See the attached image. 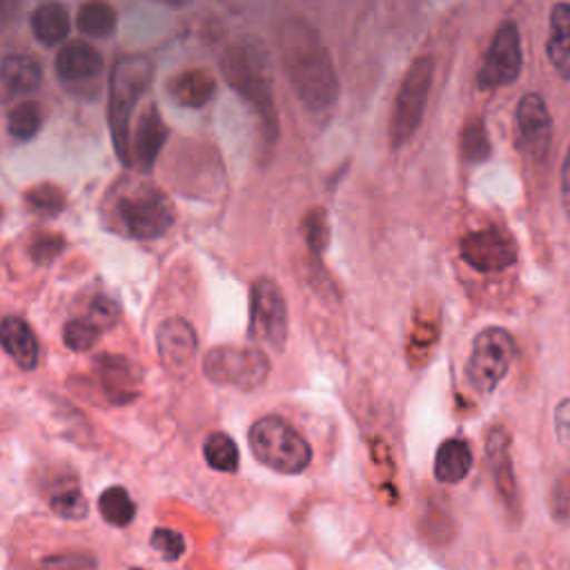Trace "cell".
Returning a JSON list of instances; mask_svg holds the SVG:
<instances>
[{
	"label": "cell",
	"mask_w": 570,
	"mask_h": 570,
	"mask_svg": "<svg viewBox=\"0 0 570 570\" xmlns=\"http://www.w3.org/2000/svg\"><path fill=\"white\" fill-rule=\"evenodd\" d=\"M205 461L218 472H234L238 468V448L225 432H212L203 445Z\"/></svg>",
	"instance_id": "4316f807"
},
{
	"label": "cell",
	"mask_w": 570,
	"mask_h": 570,
	"mask_svg": "<svg viewBox=\"0 0 570 570\" xmlns=\"http://www.w3.org/2000/svg\"><path fill=\"white\" fill-rule=\"evenodd\" d=\"M559 196H561L563 214H566V218L570 220V145H568V151H566L563 163H561V174H559Z\"/></svg>",
	"instance_id": "f35d334b"
},
{
	"label": "cell",
	"mask_w": 570,
	"mask_h": 570,
	"mask_svg": "<svg viewBox=\"0 0 570 570\" xmlns=\"http://www.w3.org/2000/svg\"><path fill=\"white\" fill-rule=\"evenodd\" d=\"M118 214L125 229L134 238H158L171 229L176 223V209L169 196L151 185H142L136 191L127 194L118 203Z\"/></svg>",
	"instance_id": "9c48e42d"
},
{
	"label": "cell",
	"mask_w": 570,
	"mask_h": 570,
	"mask_svg": "<svg viewBox=\"0 0 570 570\" xmlns=\"http://www.w3.org/2000/svg\"><path fill=\"white\" fill-rule=\"evenodd\" d=\"M485 456H488L494 488H497L501 501L505 503V508L512 517H519L521 501H519V488H517V476H514L512 456H510V436L503 428H492L488 432Z\"/></svg>",
	"instance_id": "5bb4252c"
},
{
	"label": "cell",
	"mask_w": 570,
	"mask_h": 570,
	"mask_svg": "<svg viewBox=\"0 0 570 570\" xmlns=\"http://www.w3.org/2000/svg\"><path fill=\"white\" fill-rule=\"evenodd\" d=\"M461 258L476 272H501L517 261L514 240L499 227H483L465 234L459 243Z\"/></svg>",
	"instance_id": "8fae6325"
},
{
	"label": "cell",
	"mask_w": 570,
	"mask_h": 570,
	"mask_svg": "<svg viewBox=\"0 0 570 570\" xmlns=\"http://www.w3.org/2000/svg\"><path fill=\"white\" fill-rule=\"evenodd\" d=\"M303 234L309 252L323 254L327 243H330V225H327V214L321 207H314L305 214L303 218Z\"/></svg>",
	"instance_id": "d6a6232c"
},
{
	"label": "cell",
	"mask_w": 570,
	"mask_h": 570,
	"mask_svg": "<svg viewBox=\"0 0 570 570\" xmlns=\"http://www.w3.org/2000/svg\"><path fill=\"white\" fill-rule=\"evenodd\" d=\"M69 13L58 2H45L31 13V31L47 47L62 42L69 33Z\"/></svg>",
	"instance_id": "603a6c76"
},
{
	"label": "cell",
	"mask_w": 570,
	"mask_h": 570,
	"mask_svg": "<svg viewBox=\"0 0 570 570\" xmlns=\"http://www.w3.org/2000/svg\"><path fill=\"white\" fill-rule=\"evenodd\" d=\"M100 334H102V330H98L87 316H80V318H71L65 323L62 341L73 352H87L98 343Z\"/></svg>",
	"instance_id": "f546056e"
},
{
	"label": "cell",
	"mask_w": 570,
	"mask_h": 570,
	"mask_svg": "<svg viewBox=\"0 0 570 570\" xmlns=\"http://www.w3.org/2000/svg\"><path fill=\"white\" fill-rule=\"evenodd\" d=\"M36 570H98V561L87 550H67L40 559Z\"/></svg>",
	"instance_id": "1f68e13d"
},
{
	"label": "cell",
	"mask_w": 570,
	"mask_h": 570,
	"mask_svg": "<svg viewBox=\"0 0 570 570\" xmlns=\"http://www.w3.org/2000/svg\"><path fill=\"white\" fill-rule=\"evenodd\" d=\"M24 203L40 216H53L65 207V194L56 185H33L24 194Z\"/></svg>",
	"instance_id": "4dcf8cb0"
},
{
	"label": "cell",
	"mask_w": 570,
	"mask_h": 570,
	"mask_svg": "<svg viewBox=\"0 0 570 570\" xmlns=\"http://www.w3.org/2000/svg\"><path fill=\"white\" fill-rule=\"evenodd\" d=\"M96 374L98 381L114 403H127L138 396V383L140 372L138 367L118 354H102L96 361Z\"/></svg>",
	"instance_id": "9a60e30c"
},
{
	"label": "cell",
	"mask_w": 570,
	"mask_h": 570,
	"mask_svg": "<svg viewBox=\"0 0 570 570\" xmlns=\"http://www.w3.org/2000/svg\"><path fill=\"white\" fill-rule=\"evenodd\" d=\"M554 432L559 445L570 454V399H563L554 410Z\"/></svg>",
	"instance_id": "74e56055"
},
{
	"label": "cell",
	"mask_w": 570,
	"mask_h": 570,
	"mask_svg": "<svg viewBox=\"0 0 570 570\" xmlns=\"http://www.w3.org/2000/svg\"><path fill=\"white\" fill-rule=\"evenodd\" d=\"M203 372L212 383L254 390L265 383L269 374V358L258 347L218 345L205 354Z\"/></svg>",
	"instance_id": "52a82bcc"
},
{
	"label": "cell",
	"mask_w": 570,
	"mask_h": 570,
	"mask_svg": "<svg viewBox=\"0 0 570 570\" xmlns=\"http://www.w3.org/2000/svg\"><path fill=\"white\" fill-rule=\"evenodd\" d=\"M220 69L225 80L254 105V109L261 116L265 136L269 140L278 134V118H276V105L272 94V76L267 60L258 45L252 42H234L225 49Z\"/></svg>",
	"instance_id": "7a4b0ae2"
},
{
	"label": "cell",
	"mask_w": 570,
	"mask_h": 570,
	"mask_svg": "<svg viewBox=\"0 0 570 570\" xmlns=\"http://www.w3.org/2000/svg\"><path fill=\"white\" fill-rule=\"evenodd\" d=\"M517 140L525 156L539 160L552 140V116L539 94L521 96L517 105Z\"/></svg>",
	"instance_id": "7c38bea8"
},
{
	"label": "cell",
	"mask_w": 570,
	"mask_h": 570,
	"mask_svg": "<svg viewBox=\"0 0 570 570\" xmlns=\"http://www.w3.org/2000/svg\"><path fill=\"white\" fill-rule=\"evenodd\" d=\"M98 510L102 519L116 528H125L136 517V503L131 501L129 492L120 485L107 488L98 499Z\"/></svg>",
	"instance_id": "d4e9b609"
},
{
	"label": "cell",
	"mask_w": 570,
	"mask_h": 570,
	"mask_svg": "<svg viewBox=\"0 0 570 570\" xmlns=\"http://www.w3.org/2000/svg\"><path fill=\"white\" fill-rule=\"evenodd\" d=\"M281 53L285 73L312 111H323L338 96V78L318 31L301 16H292L281 27Z\"/></svg>",
	"instance_id": "6da1fadb"
},
{
	"label": "cell",
	"mask_w": 570,
	"mask_h": 570,
	"mask_svg": "<svg viewBox=\"0 0 570 570\" xmlns=\"http://www.w3.org/2000/svg\"><path fill=\"white\" fill-rule=\"evenodd\" d=\"M42 125V109L38 102L33 100H24V102H18L11 111H9V118H7V129L13 138L18 140H29L38 134Z\"/></svg>",
	"instance_id": "83f0119b"
},
{
	"label": "cell",
	"mask_w": 570,
	"mask_h": 570,
	"mask_svg": "<svg viewBox=\"0 0 570 570\" xmlns=\"http://www.w3.org/2000/svg\"><path fill=\"white\" fill-rule=\"evenodd\" d=\"M76 24L87 36L105 38V36H111L116 29V11L105 0H87L78 9Z\"/></svg>",
	"instance_id": "cb8c5ba5"
},
{
	"label": "cell",
	"mask_w": 570,
	"mask_h": 570,
	"mask_svg": "<svg viewBox=\"0 0 570 570\" xmlns=\"http://www.w3.org/2000/svg\"><path fill=\"white\" fill-rule=\"evenodd\" d=\"M249 336L281 352L287 341V305L283 289L269 276H261L252 283L249 294Z\"/></svg>",
	"instance_id": "ba28073f"
},
{
	"label": "cell",
	"mask_w": 570,
	"mask_h": 570,
	"mask_svg": "<svg viewBox=\"0 0 570 570\" xmlns=\"http://www.w3.org/2000/svg\"><path fill=\"white\" fill-rule=\"evenodd\" d=\"M49 508L62 519H82L89 510L87 499L73 479L56 483V488L49 497Z\"/></svg>",
	"instance_id": "484cf974"
},
{
	"label": "cell",
	"mask_w": 570,
	"mask_h": 570,
	"mask_svg": "<svg viewBox=\"0 0 570 570\" xmlns=\"http://www.w3.org/2000/svg\"><path fill=\"white\" fill-rule=\"evenodd\" d=\"M167 140V127L154 105H149L138 118L136 134L131 136V158L149 171Z\"/></svg>",
	"instance_id": "2e32d148"
},
{
	"label": "cell",
	"mask_w": 570,
	"mask_h": 570,
	"mask_svg": "<svg viewBox=\"0 0 570 570\" xmlns=\"http://www.w3.org/2000/svg\"><path fill=\"white\" fill-rule=\"evenodd\" d=\"M105 60L100 51L82 40H71L60 47L56 56V71L65 80H87L102 71Z\"/></svg>",
	"instance_id": "e0dca14e"
},
{
	"label": "cell",
	"mask_w": 570,
	"mask_h": 570,
	"mask_svg": "<svg viewBox=\"0 0 570 570\" xmlns=\"http://www.w3.org/2000/svg\"><path fill=\"white\" fill-rule=\"evenodd\" d=\"M0 76L7 94L22 96L38 89L42 80V69H40V62L27 53H9L2 60Z\"/></svg>",
	"instance_id": "44dd1931"
},
{
	"label": "cell",
	"mask_w": 570,
	"mask_h": 570,
	"mask_svg": "<svg viewBox=\"0 0 570 570\" xmlns=\"http://www.w3.org/2000/svg\"><path fill=\"white\" fill-rule=\"evenodd\" d=\"M514 358V341L503 327H485L474 341L465 363V379L479 394H490L508 374Z\"/></svg>",
	"instance_id": "8992f818"
},
{
	"label": "cell",
	"mask_w": 570,
	"mask_h": 570,
	"mask_svg": "<svg viewBox=\"0 0 570 570\" xmlns=\"http://www.w3.org/2000/svg\"><path fill=\"white\" fill-rule=\"evenodd\" d=\"M151 548L165 559V561H176L185 554V539L180 532L171 528H156L151 532Z\"/></svg>",
	"instance_id": "e575fe53"
},
{
	"label": "cell",
	"mask_w": 570,
	"mask_h": 570,
	"mask_svg": "<svg viewBox=\"0 0 570 570\" xmlns=\"http://www.w3.org/2000/svg\"><path fill=\"white\" fill-rule=\"evenodd\" d=\"M151 60L145 56H122L116 60L109 78V127L114 147L120 163L131 165V138H129V118L138 98L147 91L151 82Z\"/></svg>",
	"instance_id": "3957f363"
},
{
	"label": "cell",
	"mask_w": 570,
	"mask_h": 570,
	"mask_svg": "<svg viewBox=\"0 0 570 570\" xmlns=\"http://www.w3.org/2000/svg\"><path fill=\"white\" fill-rule=\"evenodd\" d=\"M256 461L281 474H301L312 461L309 443L281 416H261L247 434Z\"/></svg>",
	"instance_id": "277c9868"
},
{
	"label": "cell",
	"mask_w": 570,
	"mask_h": 570,
	"mask_svg": "<svg viewBox=\"0 0 570 570\" xmlns=\"http://www.w3.org/2000/svg\"><path fill=\"white\" fill-rule=\"evenodd\" d=\"M0 338H2V347L4 352L13 358V363L20 370H33L38 365V341L36 334L31 332V327L18 318V316H4L2 325H0Z\"/></svg>",
	"instance_id": "ac0fdd59"
},
{
	"label": "cell",
	"mask_w": 570,
	"mask_h": 570,
	"mask_svg": "<svg viewBox=\"0 0 570 570\" xmlns=\"http://www.w3.org/2000/svg\"><path fill=\"white\" fill-rule=\"evenodd\" d=\"M131 570H145V568H131Z\"/></svg>",
	"instance_id": "ab89813d"
},
{
	"label": "cell",
	"mask_w": 570,
	"mask_h": 570,
	"mask_svg": "<svg viewBox=\"0 0 570 570\" xmlns=\"http://www.w3.org/2000/svg\"><path fill=\"white\" fill-rule=\"evenodd\" d=\"M461 154L470 163H483L490 156V138L481 118H474L463 127Z\"/></svg>",
	"instance_id": "f1b7e54d"
},
{
	"label": "cell",
	"mask_w": 570,
	"mask_h": 570,
	"mask_svg": "<svg viewBox=\"0 0 570 570\" xmlns=\"http://www.w3.org/2000/svg\"><path fill=\"white\" fill-rule=\"evenodd\" d=\"M216 91V82L209 71L205 69H187L171 78L169 82V94L171 98L183 105V107H203L209 102V98Z\"/></svg>",
	"instance_id": "ffe728a7"
},
{
	"label": "cell",
	"mask_w": 570,
	"mask_h": 570,
	"mask_svg": "<svg viewBox=\"0 0 570 570\" xmlns=\"http://www.w3.org/2000/svg\"><path fill=\"white\" fill-rule=\"evenodd\" d=\"M523 67V49L521 33L514 20H505L494 31L490 47L483 56V65L479 69V87L481 89H499L512 85Z\"/></svg>",
	"instance_id": "30bf717a"
},
{
	"label": "cell",
	"mask_w": 570,
	"mask_h": 570,
	"mask_svg": "<svg viewBox=\"0 0 570 570\" xmlns=\"http://www.w3.org/2000/svg\"><path fill=\"white\" fill-rule=\"evenodd\" d=\"M62 249H65V238L60 234H51V232L36 234L31 240V247H29L31 258L40 265L51 263Z\"/></svg>",
	"instance_id": "d590c367"
},
{
	"label": "cell",
	"mask_w": 570,
	"mask_h": 570,
	"mask_svg": "<svg viewBox=\"0 0 570 570\" xmlns=\"http://www.w3.org/2000/svg\"><path fill=\"white\" fill-rule=\"evenodd\" d=\"M98 330H109L116 321H118V307L114 301H109L107 296H96L85 314Z\"/></svg>",
	"instance_id": "8d00e7d4"
},
{
	"label": "cell",
	"mask_w": 570,
	"mask_h": 570,
	"mask_svg": "<svg viewBox=\"0 0 570 570\" xmlns=\"http://www.w3.org/2000/svg\"><path fill=\"white\" fill-rule=\"evenodd\" d=\"M156 345L163 367L171 374H185L196 356L198 336L189 321L180 316H169L158 325Z\"/></svg>",
	"instance_id": "4fadbf2b"
},
{
	"label": "cell",
	"mask_w": 570,
	"mask_h": 570,
	"mask_svg": "<svg viewBox=\"0 0 570 570\" xmlns=\"http://www.w3.org/2000/svg\"><path fill=\"white\" fill-rule=\"evenodd\" d=\"M472 468L470 445L461 439H448L439 445L434 459V476L441 483H459Z\"/></svg>",
	"instance_id": "7402d4cb"
},
{
	"label": "cell",
	"mask_w": 570,
	"mask_h": 570,
	"mask_svg": "<svg viewBox=\"0 0 570 570\" xmlns=\"http://www.w3.org/2000/svg\"><path fill=\"white\" fill-rule=\"evenodd\" d=\"M432 73H434V60L430 56L416 58L396 94V102L390 118V145L401 147L405 145L414 131L419 129L428 102V94L432 87Z\"/></svg>",
	"instance_id": "5b68a950"
},
{
	"label": "cell",
	"mask_w": 570,
	"mask_h": 570,
	"mask_svg": "<svg viewBox=\"0 0 570 570\" xmlns=\"http://www.w3.org/2000/svg\"><path fill=\"white\" fill-rule=\"evenodd\" d=\"M546 56L552 69L563 80H570V2H557L550 11Z\"/></svg>",
	"instance_id": "d6986e66"
},
{
	"label": "cell",
	"mask_w": 570,
	"mask_h": 570,
	"mask_svg": "<svg viewBox=\"0 0 570 570\" xmlns=\"http://www.w3.org/2000/svg\"><path fill=\"white\" fill-rule=\"evenodd\" d=\"M550 514L559 525H570V470L559 472L550 488Z\"/></svg>",
	"instance_id": "836d02e7"
}]
</instances>
